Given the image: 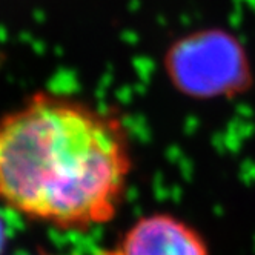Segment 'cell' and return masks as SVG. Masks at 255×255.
I'll return each instance as SVG.
<instances>
[{
  "mask_svg": "<svg viewBox=\"0 0 255 255\" xmlns=\"http://www.w3.org/2000/svg\"><path fill=\"white\" fill-rule=\"evenodd\" d=\"M132 172L131 138L116 114L35 93L0 117V203L60 231L109 223Z\"/></svg>",
  "mask_w": 255,
  "mask_h": 255,
  "instance_id": "1",
  "label": "cell"
},
{
  "mask_svg": "<svg viewBox=\"0 0 255 255\" xmlns=\"http://www.w3.org/2000/svg\"><path fill=\"white\" fill-rule=\"evenodd\" d=\"M172 86L192 100H232L254 86L248 49L237 35L218 28L186 34L165 56Z\"/></svg>",
  "mask_w": 255,
  "mask_h": 255,
  "instance_id": "2",
  "label": "cell"
},
{
  "mask_svg": "<svg viewBox=\"0 0 255 255\" xmlns=\"http://www.w3.org/2000/svg\"><path fill=\"white\" fill-rule=\"evenodd\" d=\"M43 255H51V254H43Z\"/></svg>",
  "mask_w": 255,
  "mask_h": 255,
  "instance_id": "4",
  "label": "cell"
},
{
  "mask_svg": "<svg viewBox=\"0 0 255 255\" xmlns=\"http://www.w3.org/2000/svg\"><path fill=\"white\" fill-rule=\"evenodd\" d=\"M102 255H211L205 235L169 212L140 217Z\"/></svg>",
  "mask_w": 255,
  "mask_h": 255,
  "instance_id": "3",
  "label": "cell"
}]
</instances>
